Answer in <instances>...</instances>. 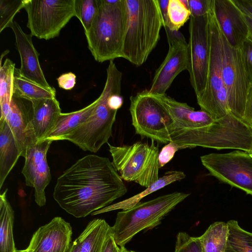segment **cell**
Here are the masks:
<instances>
[{
    "label": "cell",
    "mask_w": 252,
    "mask_h": 252,
    "mask_svg": "<svg viewBox=\"0 0 252 252\" xmlns=\"http://www.w3.org/2000/svg\"><path fill=\"white\" fill-rule=\"evenodd\" d=\"M169 49L164 60L156 70L148 92L162 95L181 72L188 70V43L181 32L164 28Z\"/></svg>",
    "instance_id": "cell-14"
},
{
    "label": "cell",
    "mask_w": 252,
    "mask_h": 252,
    "mask_svg": "<svg viewBox=\"0 0 252 252\" xmlns=\"http://www.w3.org/2000/svg\"><path fill=\"white\" fill-rule=\"evenodd\" d=\"M222 73L230 113L243 120L251 84L241 48H234L221 31Z\"/></svg>",
    "instance_id": "cell-11"
},
{
    "label": "cell",
    "mask_w": 252,
    "mask_h": 252,
    "mask_svg": "<svg viewBox=\"0 0 252 252\" xmlns=\"http://www.w3.org/2000/svg\"><path fill=\"white\" fill-rule=\"evenodd\" d=\"M72 234L70 223L62 217H55L34 232L24 252H69Z\"/></svg>",
    "instance_id": "cell-15"
},
{
    "label": "cell",
    "mask_w": 252,
    "mask_h": 252,
    "mask_svg": "<svg viewBox=\"0 0 252 252\" xmlns=\"http://www.w3.org/2000/svg\"><path fill=\"white\" fill-rule=\"evenodd\" d=\"M110 226L103 219H95L90 221L77 237L79 242L78 252H102Z\"/></svg>",
    "instance_id": "cell-23"
},
{
    "label": "cell",
    "mask_w": 252,
    "mask_h": 252,
    "mask_svg": "<svg viewBox=\"0 0 252 252\" xmlns=\"http://www.w3.org/2000/svg\"><path fill=\"white\" fill-rule=\"evenodd\" d=\"M227 223L229 228L227 247L234 252H252V233L242 228L237 220H230Z\"/></svg>",
    "instance_id": "cell-29"
},
{
    "label": "cell",
    "mask_w": 252,
    "mask_h": 252,
    "mask_svg": "<svg viewBox=\"0 0 252 252\" xmlns=\"http://www.w3.org/2000/svg\"><path fill=\"white\" fill-rule=\"evenodd\" d=\"M33 107L31 100L13 95L7 123L13 134L20 156L37 142L32 125Z\"/></svg>",
    "instance_id": "cell-16"
},
{
    "label": "cell",
    "mask_w": 252,
    "mask_h": 252,
    "mask_svg": "<svg viewBox=\"0 0 252 252\" xmlns=\"http://www.w3.org/2000/svg\"><path fill=\"white\" fill-rule=\"evenodd\" d=\"M190 16L197 17L208 14L212 0H188Z\"/></svg>",
    "instance_id": "cell-36"
},
{
    "label": "cell",
    "mask_w": 252,
    "mask_h": 252,
    "mask_svg": "<svg viewBox=\"0 0 252 252\" xmlns=\"http://www.w3.org/2000/svg\"><path fill=\"white\" fill-rule=\"evenodd\" d=\"M127 191L109 158L88 155L58 177L53 198L65 212L80 218L110 205Z\"/></svg>",
    "instance_id": "cell-1"
},
{
    "label": "cell",
    "mask_w": 252,
    "mask_h": 252,
    "mask_svg": "<svg viewBox=\"0 0 252 252\" xmlns=\"http://www.w3.org/2000/svg\"><path fill=\"white\" fill-rule=\"evenodd\" d=\"M168 15L174 31H179L190 19V12L182 0H169Z\"/></svg>",
    "instance_id": "cell-33"
},
{
    "label": "cell",
    "mask_w": 252,
    "mask_h": 252,
    "mask_svg": "<svg viewBox=\"0 0 252 252\" xmlns=\"http://www.w3.org/2000/svg\"><path fill=\"white\" fill-rule=\"evenodd\" d=\"M32 125L38 141L45 139L53 129L61 114L60 103L56 98L32 100Z\"/></svg>",
    "instance_id": "cell-20"
},
{
    "label": "cell",
    "mask_w": 252,
    "mask_h": 252,
    "mask_svg": "<svg viewBox=\"0 0 252 252\" xmlns=\"http://www.w3.org/2000/svg\"><path fill=\"white\" fill-rule=\"evenodd\" d=\"M9 52V50H6L5 51H4L1 54V57H0V65L1 64V61L2 60V57L4 56L6 54H7Z\"/></svg>",
    "instance_id": "cell-47"
},
{
    "label": "cell",
    "mask_w": 252,
    "mask_h": 252,
    "mask_svg": "<svg viewBox=\"0 0 252 252\" xmlns=\"http://www.w3.org/2000/svg\"><path fill=\"white\" fill-rule=\"evenodd\" d=\"M76 75L72 72L62 74L57 79L58 86L65 90H70L76 84Z\"/></svg>",
    "instance_id": "cell-39"
},
{
    "label": "cell",
    "mask_w": 252,
    "mask_h": 252,
    "mask_svg": "<svg viewBox=\"0 0 252 252\" xmlns=\"http://www.w3.org/2000/svg\"><path fill=\"white\" fill-rule=\"evenodd\" d=\"M225 252H234L233 251H232L231 249H230L229 248H228L227 246L226 249L225 251Z\"/></svg>",
    "instance_id": "cell-48"
},
{
    "label": "cell",
    "mask_w": 252,
    "mask_h": 252,
    "mask_svg": "<svg viewBox=\"0 0 252 252\" xmlns=\"http://www.w3.org/2000/svg\"><path fill=\"white\" fill-rule=\"evenodd\" d=\"M186 174L182 171H172L166 172L163 176L144 191L130 198L118 203L110 205L102 209L95 211L92 215H97L107 212L122 209L126 210L136 205L146 196L174 182L181 181L186 177Z\"/></svg>",
    "instance_id": "cell-24"
},
{
    "label": "cell",
    "mask_w": 252,
    "mask_h": 252,
    "mask_svg": "<svg viewBox=\"0 0 252 252\" xmlns=\"http://www.w3.org/2000/svg\"><path fill=\"white\" fill-rule=\"evenodd\" d=\"M174 252H203L200 237H192L185 232H179Z\"/></svg>",
    "instance_id": "cell-35"
},
{
    "label": "cell",
    "mask_w": 252,
    "mask_h": 252,
    "mask_svg": "<svg viewBox=\"0 0 252 252\" xmlns=\"http://www.w3.org/2000/svg\"><path fill=\"white\" fill-rule=\"evenodd\" d=\"M208 25V14L190 17L188 71L196 98L205 90L207 80L209 58Z\"/></svg>",
    "instance_id": "cell-13"
},
{
    "label": "cell",
    "mask_w": 252,
    "mask_h": 252,
    "mask_svg": "<svg viewBox=\"0 0 252 252\" xmlns=\"http://www.w3.org/2000/svg\"><path fill=\"white\" fill-rule=\"evenodd\" d=\"M229 228L227 223L215 222L200 237L203 252H225L228 242Z\"/></svg>",
    "instance_id": "cell-27"
},
{
    "label": "cell",
    "mask_w": 252,
    "mask_h": 252,
    "mask_svg": "<svg viewBox=\"0 0 252 252\" xmlns=\"http://www.w3.org/2000/svg\"><path fill=\"white\" fill-rule=\"evenodd\" d=\"M51 180L50 170L47 158H45L36 170L33 186L35 201L39 207H42L46 204L45 189Z\"/></svg>",
    "instance_id": "cell-31"
},
{
    "label": "cell",
    "mask_w": 252,
    "mask_h": 252,
    "mask_svg": "<svg viewBox=\"0 0 252 252\" xmlns=\"http://www.w3.org/2000/svg\"><path fill=\"white\" fill-rule=\"evenodd\" d=\"M7 189L0 195V252H24L16 249L13 238L14 212L7 197Z\"/></svg>",
    "instance_id": "cell-25"
},
{
    "label": "cell",
    "mask_w": 252,
    "mask_h": 252,
    "mask_svg": "<svg viewBox=\"0 0 252 252\" xmlns=\"http://www.w3.org/2000/svg\"><path fill=\"white\" fill-rule=\"evenodd\" d=\"M20 157L13 134L5 120H0V188Z\"/></svg>",
    "instance_id": "cell-21"
},
{
    "label": "cell",
    "mask_w": 252,
    "mask_h": 252,
    "mask_svg": "<svg viewBox=\"0 0 252 252\" xmlns=\"http://www.w3.org/2000/svg\"><path fill=\"white\" fill-rule=\"evenodd\" d=\"M120 249H121L120 252H135L134 251L128 250L125 248V247H120Z\"/></svg>",
    "instance_id": "cell-46"
},
{
    "label": "cell",
    "mask_w": 252,
    "mask_h": 252,
    "mask_svg": "<svg viewBox=\"0 0 252 252\" xmlns=\"http://www.w3.org/2000/svg\"><path fill=\"white\" fill-rule=\"evenodd\" d=\"M179 150H180L179 146L172 141L169 142L163 146L158 154V164L159 168L163 167L169 162Z\"/></svg>",
    "instance_id": "cell-37"
},
{
    "label": "cell",
    "mask_w": 252,
    "mask_h": 252,
    "mask_svg": "<svg viewBox=\"0 0 252 252\" xmlns=\"http://www.w3.org/2000/svg\"><path fill=\"white\" fill-rule=\"evenodd\" d=\"M98 7V0H75V16L81 22L85 33L91 27Z\"/></svg>",
    "instance_id": "cell-32"
},
{
    "label": "cell",
    "mask_w": 252,
    "mask_h": 252,
    "mask_svg": "<svg viewBox=\"0 0 252 252\" xmlns=\"http://www.w3.org/2000/svg\"><path fill=\"white\" fill-rule=\"evenodd\" d=\"M200 160L212 176L252 195V156L249 153H211Z\"/></svg>",
    "instance_id": "cell-12"
},
{
    "label": "cell",
    "mask_w": 252,
    "mask_h": 252,
    "mask_svg": "<svg viewBox=\"0 0 252 252\" xmlns=\"http://www.w3.org/2000/svg\"><path fill=\"white\" fill-rule=\"evenodd\" d=\"M98 102L97 98L85 107L72 112L61 113L50 133L46 138L52 141L64 138L82 124L91 115Z\"/></svg>",
    "instance_id": "cell-22"
},
{
    "label": "cell",
    "mask_w": 252,
    "mask_h": 252,
    "mask_svg": "<svg viewBox=\"0 0 252 252\" xmlns=\"http://www.w3.org/2000/svg\"><path fill=\"white\" fill-rule=\"evenodd\" d=\"M171 141L180 149L197 146L216 149H236L252 153V127L231 113L210 125L170 131Z\"/></svg>",
    "instance_id": "cell-3"
},
{
    "label": "cell",
    "mask_w": 252,
    "mask_h": 252,
    "mask_svg": "<svg viewBox=\"0 0 252 252\" xmlns=\"http://www.w3.org/2000/svg\"><path fill=\"white\" fill-rule=\"evenodd\" d=\"M241 49L247 72L251 84L252 83V40L248 38L244 42Z\"/></svg>",
    "instance_id": "cell-38"
},
{
    "label": "cell",
    "mask_w": 252,
    "mask_h": 252,
    "mask_svg": "<svg viewBox=\"0 0 252 252\" xmlns=\"http://www.w3.org/2000/svg\"><path fill=\"white\" fill-rule=\"evenodd\" d=\"M209 58L206 88L198 104L214 120L230 113L222 73L221 30L215 16L214 0L208 13Z\"/></svg>",
    "instance_id": "cell-7"
},
{
    "label": "cell",
    "mask_w": 252,
    "mask_h": 252,
    "mask_svg": "<svg viewBox=\"0 0 252 252\" xmlns=\"http://www.w3.org/2000/svg\"><path fill=\"white\" fill-rule=\"evenodd\" d=\"M243 120L252 127V83L248 91L246 108Z\"/></svg>",
    "instance_id": "cell-40"
},
{
    "label": "cell",
    "mask_w": 252,
    "mask_h": 252,
    "mask_svg": "<svg viewBox=\"0 0 252 252\" xmlns=\"http://www.w3.org/2000/svg\"><path fill=\"white\" fill-rule=\"evenodd\" d=\"M153 95L165 106L173 120L169 132L177 129L205 126L215 121L206 111H195L187 103L178 101L166 94Z\"/></svg>",
    "instance_id": "cell-19"
},
{
    "label": "cell",
    "mask_w": 252,
    "mask_h": 252,
    "mask_svg": "<svg viewBox=\"0 0 252 252\" xmlns=\"http://www.w3.org/2000/svg\"><path fill=\"white\" fill-rule=\"evenodd\" d=\"M169 1V0H158V4L163 20V27L167 28L171 31H173V27L170 23L168 15V5Z\"/></svg>",
    "instance_id": "cell-42"
},
{
    "label": "cell",
    "mask_w": 252,
    "mask_h": 252,
    "mask_svg": "<svg viewBox=\"0 0 252 252\" xmlns=\"http://www.w3.org/2000/svg\"><path fill=\"white\" fill-rule=\"evenodd\" d=\"M104 88L90 117L79 126L65 137L84 151L97 152L112 135V126L117 111L111 109L108 103L110 94L121 88L122 73L113 61L109 62Z\"/></svg>",
    "instance_id": "cell-5"
},
{
    "label": "cell",
    "mask_w": 252,
    "mask_h": 252,
    "mask_svg": "<svg viewBox=\"0 0 252 252\" xmlns=\"http://www.w3.org/2000/svg\"><path fill=\"white\" fill-rule=\"evenodd\" d=\"M26 0H0V32L10 28L13 18L24 7Z\"/></svg>",
    "instance_id": "cell-34"
},
{
    "label": "cell",
    "mask_w": 252,
    "mask_h": 252,
    "mask_svg": "<svg viewBox=\"0 0 252 252\" xmlns=\"http://www.w3.org/2000/svg\"><path fill=\"white\" fill-rule=\"evenodd\" d=\"M98 10L85 32L94 60L103 63L122 58L128 14L126 0H98Z\"/></svg>",
    "instance_id": "cell-4"
},
{
    "label": "cell",
    "mask_w": 252,
    "mask_h": 252,
    "mask_svg": "<svg viewBox=\"0 0 252 252\" xmlns=\"http://www.w3.org/2000/svg\"><path fill=\"white\" fill-rule=\"evenodd\" d=\"M79 242L77 238L72 242L69 252H78Z\"/></svg>",
    "instance_id": "cell-45"
},
{
    "label": "cell",
    "mask_w": 252,
    "mask_h": 252,
    "mask_svg": "<svg viewBox=\"0 0 252 252\" xmlns=\"http://www.w3.org/2000/svg\"><path fill=\"white\" fill-rule=\"evenodd\" d=\"M238 8L243 12L252 15V0H232Z\"/></svg>",
    "instance_id": "cell-43"
},
{
    "label": "cell",
    "mask_w": 252,
    "mask_h": 252,
    "mask_svg": "<svg viewBox=\"0 0 252 252\" xmlns=\"http://www.w3.org/2000/svg\"><path fill=\"white\" fill-rule=\"evenodd\" d=\"M120 247L116 244L111 233V228L108 233L102 251V252H120Z\"/></svg>",
    "instance_id": "cell-41"
},
{
    "label": "cell",
    "mask_w": 252,
    "mask_h": 252,
    "mask_svg": "<svg viewBox=\"0 0 252 252\" xmlns=\"http://www.w3.org/2000/svg\"><path fill=\"white\" fill-rule=\"evenodd\" d=\"M10 28L12 30L16 48L21 58V75L27 79L47 89H51L41 68L39 53L34 47L32 35L23 32L19 24L14 21Z\"/></svg>",
    "instance_id": "cell-18"
},
{
    "label": "cell",
    "mask_w": 252,
    "mask_h": 252,
    "mask_svg": "<svg viewBox=\"0 0 252 252\" xmlns=\"http://www.w3.org/2000/svg\"><path fill=\"white\" fill-rule=\"evenodd\" d=\"M13 95L29 100L56 97V90L40 86L23 77L19 69L15 68L13 77Z\"/></svg>",
    "instance_id": "cell-26"
},
{
    "label": "cell",
    "mask_w": 252,
    "mask_h": 252,
    "mask_svg": "<svg viewBox=\"0 0 252 252\" xmlns=\"http://www.w3.org/2000/svg\"><path fill=\"white\" fill-rule=\"evenodd\" d=\"M129 111L135 133L158 143L171 141L169 131L173 120L165 106L145 90L130 97Z\"/></svg>",
    "instance_id": "cell-9"
},
{
    "label": "cell",
    "mask_w": 252,
    "mask_h": 252,
    "mask_svg": "<svg viewBox=\"0 0 252 252\" xmlns=\"http://www.w3.org/2000/svg\"><path fill=\"white\" fill-rule=\"evenodd\" d=\"M52 142L47 139L38 141L34 146L27 150L25 158V164L22 171L27 186L33 187L36 170L43 160L46 158L48 150Z\"/></svg>",
    "instance_id": "cell-28"
},
{
    "label": "cell",
    "mask_w": 252,
    "mask_h": 252,
    "mask_svg": "<svg viewBox=\"0 0 252 252\" xmlns=\"http://www.w3.org/2000/svg\"><path fill=\"white\" fill-rule=\"evenodd\" d=\"M242 12L248 29V38L252 40V15L247 12Z\"/></svg>",
    "instance_id": "cell-44"
},
{
    "label": "cell",
    "mask_w": 252,
    "mask_h": 252,
    "mask_svg": "<svg viewBox=\"0 0 252 252\" xmlns=\"http://www.w3.org/2000/svg\"><path fill=\"white\" fill-rule=\"evenodd\" d=\"M112 163L121 178L146 188L158 179V145L137 142L131 145L114 146L107 143Z\"/></svg>",
    "instance_id": "cell-8"
},
{
    "label": "cell",
    "mask_w": 252,
    "mask_h": 252,
    "mask_svg": "<svg viewBox=\"0 0 252 252\" xmlns=\"http://www.w3.org/2000/svg\"><path fill=\"white\" fill-rule=\"evenodd\" d=\"M189 194L174 192L154 199L139 202L131 208L117 213L111 233L120 247L126 244L138 233L153 229L161 220Z\"/></svg>",
    "instance_id": "cell-6"
},
{
    "label": "cell",
    "mask_w": 252,
    "mask_h": 252,
    "mask_svg": "<svg viewBox=\"0 0 252 252\" xmlns=\"http://www.w3.org/2000/svg\"><path fill=\"white\" fill-rule=\"evenodd\" d=\"M250 154V153H249ZM252 156V153L250 154Z\"/></svg>",
    "instance_id": "cell-49"
},
{
    "label": "cell",
    "mask_w": 252,
    "mask_h": 252,
    "mask_svg": "<svg viewBox=\"0 0 252 252\" xmlns=\"http://www.w3.org/2000/svg\"><path fill=\"white\" fill-rule=\"evenodd\" d=\"M214 11L221 31L234 48H241L248 29L241 11L232 0H214Z\"/></svg>",
    "instance_id": "cell-17"
},
{
    "label": "cell",
    "mask_w": 252,
    "mask_h": 252,
    "mask_svg": "<svg viewBox=\"0 0 252 252\" xmlns=\"http://www.w3.org/2000/svg\"><path fill=\"white\" fill-rule=\"evenodd\" d=\"M24 8L30 34L45 40L58 36L75 16V0H26Z\"/></svg>",
    "instance_id": "cell-10"
},
{
    "label": "cell",
    "mask_w": 252,
    "mask_h": 252,
    "mask_svg": "<svg viewBox=\"0 0 252 252\" xmlns=\"http://www.w3.org/2000/svg\"><path fill=\"white\" fill-rule=\"evenodd\" d=\"M128 18L122 58L139 66L160 38L164 22L158 0H126Z\"/></svg>",
    "instance_id": "cell-2"
},
{
    "label": "cell",
    "mask_w": 252,
    "mask_h": 252,
    "mask_svg": "<svg viewBox=\"0 0 252 252\" xmlns=\"http://www.w3.org/2000/svg\"><path fill=\"white\" fill-rule=\"evenodd\" d=\"M15 63L6 59L0 66V103H11L13 95V77Z\"/></svg>",
    "instance_id": "cell-30"
}]
</instances>
